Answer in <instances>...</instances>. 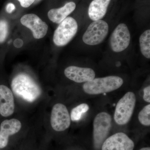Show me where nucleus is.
<instances>
[{
	"mask_svg": "<svg viewBox=\"0 0 150 150\" xmlns=\"http://www.w3.org/2000/svg\"><path fill=\"white\" fill-rule=\"evenodd\" d=\"M15 9V6L12 3H9L6 7V10L8 13H11Z\"/></svg>",
	"mask_w": 150,
	"mask_h": 150,
	"instance_id": "5701e85b",
	"label": "nucleus"
},
{
	"mask_svg": "<svg viewBox=\"0 0 150 150\" xmlns=\"http://www.w3.org/2000/svg\"><path fill=\"white\" fill-rule=\"evenodd\" d=\"M108 25L104 21H96L89 25L83 36L84 43L90 46L98 45L104 40L108 33Z\"/></svg>",
	"mask_w": 150,
	"mask_h": 150,
	"instance_id": "423d86ee",
	"label": "nucleus"
},
{
	"mask_svg": "<svg viewBox=\"0 0 150 150\" xmlns=\"http://www.w3.org/2000/svg\"><path fill=\"white\" fill-rule=\"evenodd\" d=\"M76 5L73 2L67 3L64 6L59 8H53L48 12V16L54 23L60 24L76 8Z\"/></svg>",
	"mask_w": 150,
	"mask_h": 150,
	"instance_id": "ddd939ff",
	"label": "nucleus"
},
{
	"mask_svg": "<svg viewBox=\"0 0 150 150\" xmlns=\"http://www.w3.org/2000/svg\"><path fill=\"white\" fill-rule=\"evenodd\" d=\"M12 90L16 95L28 102L35 101L41 93L40 87L26 74H18L12 81Z\"/></svg>",
	"mask_w": 150,
	"mask_h": 150,
	"instance_id": "f257e3e1",
	"label": "nucleus"
},
{
	"mask_svg": "<svg viewBox=\"0 0 150 150\" xmlns=\"http://www.w3.org/2000/svg\"><path fill=\"white\" fill-rule=\"evenodd\" d=\"M8 33V25L5 20L0 21V43L5 41Z\"/></svg>",
	"mask_w": 150,
	"mask_h": 150,
	"instance_id": "6ab92c4d",
	"label": "nucleus"
},
{
	"mask_svg": "<svg viewBox=\"0 0 150 150\" xmlns=\"http://www.w3.org/2000/svg\"><path fill=\"white\" fill-rule=\"evenodd\" d=\"M23 7L28 8L35 2V0H18Z\"/></svg>",
	"mask_w": 150,
	"mask_h": 150,
	"instance_id": "412c9836",
	"label": "nucleus"
},
{
	"mask_svg": "<svg viewBox=\"0 0 150 150\" xmlns=\"http://www.w3.org/2000/svg\"><path fill=\"white\" fill-rule=\"evenodd\" d=\"M78 25L76 20L68 17L60 23L54 32L53 41L58 46L67 45L77 32Z\"/></svg>",
	"mask_w": 150,
	"mask_h": 150,
	"instance_id": "20e7f679",
	"label": "nucleus"
},
{
	"mask_svg": "<svg viewBox=\"0 0 150 150\" xmlns=\"http://www.w3.org/2000/svg\"><path fill=\"white\" fill-rule=\"evenodd\" d=\"M140 150H150V147H146V148H142V149H141Z\"/></svg>",
	"mask_w": 150,
	"mask_h": 150,
	"instance_id": "b1692460",
	"label": "nucleus"
},
{
	"mask_svg": "<svg viewBox=\"0 0 150 150\" xmlns=\"http://www.w3.org/2000/svg\"><path fill=\"white\" fill-rule=\"evenodd\" d=\"M13 94L10 89L4 85H0V114L7 117L14 112Z\"/></svg>",
	"mask_w": 150,
	"mask_h": 150,
	"instance_id": "f8f14e48",
	"label": "nucleus"
},
{
	"mask_svg": "<svg viewBox=\"0 0 150 150\" xmlns=\"http://www.w3.org/2000/svg\"><path fill=\"white\" fill-rule=\"evenodd\" d=\"M64 74L67 78L77 83L91 81L95 79L96 76L95 73L92 69L76 66H70L66 68Z\"/></svg>",
	"mask_w": 150,
	"mask_h": 150,
	"instance_id": "9b49d317",
	"label": "nucleus"
},
{
	"mask_svg": "<svg viewBox=\"0 0 150 150\" xmlns=\"http://www.w3.org/2000/svg\"><path fill=\"white\" fill-rule=\"evenodd\" d=\"M8 142V139L5 138L0 134V149H3L6 146Z\"/></svg>",
	"mask_w": 150,
	"mask_h": 150,
	"instance_id": "4be33fe9",
	"label": "nucleus"
},
{
	"mask_svg": "<svg viewBox=\"0 0 150 150\" xmlns=\"http://www.w3.org/2000/svg\"><path fill=\"white\" fill-rule=\"evenodd\" d=\"M40 1H41V0H35V2H34L36 3L39 2Z\"/></svg>",
	"mask_w": 150,
	"mask_h": 150,
	"instance_id": "393cba45",
	"label": "nucleus"
},
{
	"mask_svg": "<svg viewBox=\"0 0 150 150\" xmlns=\"http://www.w3.org/2000/svg\"><path fill=\"white\" fill-rule=\"evenodd\" d=\"M23 25L32 31L33 37L40 39L47 34L48 26L38 16L33 13L27 14L22 17L20 20Z\"/></svg>",
	"mask_w": 150,
	"mask_h": 150,
	"instance_id": "9d476101",
	"label": "nucleus"
},
{
	"mask_svg": "<svg viewBox=\"0 0 150 150\" xmlns=\"http://www.w3.org/2000/svg\"><path fill=\"white\" fill-rule=\"evenodd\" d=\"M139 43L141 51L146 58H150V30H147L140 36Z\"/></svg>",
	"mask_w": 150,
	"mask_h": 150,
	"instance_id": "dca6fc26",
	"label": "nucleus"
},
{
	"mask_svg": "<svg viewBox=\"0 0 150 150\" xmlns=\"http://www.w3.org/2000/svg\"><path fill=\"white\" fill-rule=\"evenodd\" d=\"M112 125L111 115L106 112L98 113L94 119L93 137L95 146L99 148L107 137Z\"/></svg>",
	"mask_w": 150,
	"mask_h": 150,
	"instance_id": "39448f33",
	"label": "nucleus"
},
{
	"mask_svg": "<svg viewBox=\"0 0 150 150\" xmlns=\"http://www.w3.org/2000/svg\"><path fill=\"white\" fill-rule=\"evenodd\" d=\"M89 106L86 103H82L74 108L71 113V119L72 121H78L80 120L82 116L88 111Z\"/></svg>",
	"mask_w": 150,
	"mask_h": 150,
	"instance_id": "f3484780",
	"label": "nucleus"
},
{
	"mask_svg": "<svg viewBox=\"0 0 150 150\" xmlns=\"http://www.w3.org/2000/svg\"><path fill=\"white\" fill-rule=\"evenodd\" d=\"M144 100L147 103H150V86H148L145 88L144 90V97H143Z\"/></svg>",
	"mask_w": 150,
	"mask_h": 150,
	"instance_id": "aec40b11",
	"label": "nucleus"
},
{
	"mask_svg": "<svg viewBox=\"0 0 150 150\" xmlns=\"http://www.w3.org/2000/svg\"><path fill=\"white\" fill-rule=\"evenodd\" d=\"M134 142L126 134L119 132L105 140L102 150H133Z\"/></svg>",
	"mask_w": 150,
	"mask_h": 150,
	"instance_id": "1a4fd4ad",
	"label": "nucleus"
},
{
	"mask_svg": "<svg viewBox=\"0 0 150 150\" xmlns=\"http://www.w3.org/2000/svg\"><path fill=\"white\" fill-rule=\"evenodd\" d=\"M123 83V79L118 76L96 78L83 85V89L89 95H98L118 89Z\"/></svg>",
	"mask_w": 150,
	"mask_h": 150,
	"instance_id": "f03ea898",
	"label": "nucleus"
},
{
	"mask_svg": "<svg viewBox=\"0 0 150 150\" xmlns=\"http://www.w3.org/2000/svg\"><path fill=\"white\" fill-rule=\"evenodd\" d=\"M136 103V96L132 92H128L120 99L116 105L114 115V120L117 124L124 125L129 122Z\"/></svg>",
	"mask_w": 150,
	"mask_h": 150,
	"instance_id": "7ed1b4c3",
	"label": "nucleus"
},
{
	"mask_svg": "<svg viewBox=\"0 0 150 150\" xmlns=\"http://www.w3.org/2000/svg\"><path fill=\"white\" fill-rule=\"evenodd\" d=\"M71 119L67 107L62 103L55 104L52 108L51 123L55 131L61 132L68 129L71 124Z\"/></svg>",
	"mask_w": 150,
	"mask_h": 150,
	"instance_id": "0eeeda50",
	"label": "nucleus"
},
{
	"mask_svg": "<svg viewBox=\"0 0 150 150\" xmlns=\"http://www.w3.org/2000/svg\"><path fill=\"white\" fill-rule=\"evenodd\" d=\"M21 124L16 119L6 120L3 121L0 126V133L6 138L16 134L20 130Z\"/></svg>",
	"mask_w": 150,
	"mask_h": 150,
	"instance_id": "2eb2a0df",
	"label": "nucleus"
},
{
	"mask_svg": "<svg viewBox=\"0 0 150 150\" xmlns=\"http://www.w3.org/2000/svg\"><path fill=\"white\" fill-rule=\"evenodd\" d=\"M110 0H93L89 6L88 14L93 21L102 19L107 12Z\"/></svg>",
	"mask_w": 150,
	"mask_h": 150,
	"instance_id": "4468645a",
	"label": "nucleus"
},
{
	"mask_svg": "<svg viewBox=\"0 0 150 150\" xmlns=\"http://www.w3.org/2000/svg\"><path fill=\"white\" fill-rule=\"evenodd\" d=\"M131 40V35L127 25L122 23L118 25L112 32L110 38L112 51L120 52L128 48Z\"/></svg>",
	"mask_w": 150,
	"mask_h": 150,
	"instance_id": "6e6552de",
	"label": "nucleus"
},
{
	"mask_svg": "<svg viewBox=\"0 0 150 150\" xmlns=\"http://www.w3.org/2000/svg\"><path fill=\"white\" fill-rule=\"evenodd\" d=\"M140 123L144 126H149L150 125V105L144 106L140 111L138 115Z\"/></svg>",
	"mask_w": 150,
	"mask_h": 150,
	"instance_id": "a211bd4d",
	"label": "nucleus"
}]
</instances>
